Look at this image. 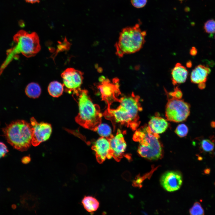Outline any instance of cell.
I'll return each instance as SVG.
<instances>
[{"instance_id":"obj_9","label":"cell","mask_w":215,"mask_h":215,"mask_svg":"<svg viewBox=\"0 0 215 215\" xmlns=\"http://www.w3.org/2000/svg\"><path fill=\"white\" fill-rule=\"evenodd\" d=\"M83 73L73 68H68L62 73L63 85L66 91L70 93L80 88L82 83Z\"/></svg>"},{"instance_id":"obj_35","label":"cell","mask_w":215,"mask_h":215,"mask_svg":"<svg viewBox=\"0 0 215 215\" xmlns=\"http://www.w3.org/2000/svg\"><path fill=\"white\" fill-rule=\"evenodd\" d=\"M187 67H191L192 66V63L191 61H189V62H188L187 63Z\"/></svg>"},{"instance_id":"obj_5","label":"cell","mask_w":215,"mask_h":215,"mask_svg":"<svg viewBox=\"0 0 215 215\" xmlns=\"http://www.w3.org/2000/svg\"><path fill=\"white\" fill-rule=\"evenodd\" d=\"M2 130L8 142L16 149L23 151L30 146L33 131L31 123L17 120L7 125Z\"/></svg>"},{"instance_id":"obj_20","label":"cell","mask_w":215,"mask_h":215,"mask_svg":"<svg viewBox=\"0 0 215 215\" xmlns=\"http://www.w3.org/2000/svg\"><path fill=\"white\" fill-rule=\"evenodd\" d=\"M98 134L101 137L105 138L108 139L110 138L113 135L110 127L105 124L101 123L98 127L97 130Z\"/></svg>"},{"instance_id":"obj_22","label":"cell","mask_w":215,"mask_h":215,"mask_svg":"<svg viewBox=\"0 0 215 215\" xmlns=\"http://www.w3.org/2000/svg\"><path fill=\"white\" fill-rule=\"evenodd\" d=\"M189 212L191 215H202L204 214V211L201 204L196 202L190 209Z\"/></svg>"},{"instance_id":"obj_13","label":"cell","mask_w":215,"mask_h":215,"mask_svg":"<svg viewBox=\"0 0 215 215\" xmlns=\"http://www.w3.org/2000/svg\"><path fill=\"white\" fill-rule=\"evenodd\" d=\"M92 149L95 151L96 159L99 163H102L106 158L110 159L112 157L109 141L105 138L101 137L99 138Z\"/></svg>"},{"instance_id":"obj_28","label":"cell","mask_w":215,"mask_h":215,"mask_svg":"<svg viewBox=\"0 0 215 215\" xmlns=\"http://www.w3.org/2000/svg\"><path fill=\"white\" fill-rule=\"evenodd\" d=\"M31 158L30 156H26L24 157L22 159V162L25 164L29 163L31 161Z\"/></svg>"},{"instance_id":"obj_33","label":"cell","mask_w":215,"mask_h":215,"mask_svg":"<svg viewBox=\"0 0 215 215\" xmlns=\"http://www.w3.org/2000/svg\"><path fill=\"white\" fill-rule=\"evenodd\" d=\"M204 172L205 174H209L210 172V169L209 168L205 169L204 171Z\"/></svg>"},{"instance_id":"obj_16","label":"cell","mask_w":215,"mask_h":215,"mask_svg":"<svg viewBox=\"0 0 215 215\" xmlns=\"http://www.w3.org/2000/svg\"><path fill=\"white\" fill-rule=\"evenodd\" d=\"M211 72L209 67L201 64L199 65L192 71L190 76L191 81L194 84L205 82Z\"/></svg>"},{"instance_id":"obj_34","label":"cell","mask_w":215,"mask_h":215,"mask_svg":"<svg viewBox=\"0 0 215 215\" xmlns=\"http://www.w3.org/2000/svg\"><path fill=\"white\" fill-rule=\"evenodd\" d=\"M210 125L213 128H215V121H212L211 122Z\"/></svg>"},{"instance_id":"obj_18","label":"cell","mask_w":215,"mask_h":215,"mask_svg":"<svg viewBox=\"0 0 215 215\" xmlns=\"http://www.w3.org/2000/svg\"><path fill=\"white\" fill-rule=\"evenodd\" d=\"M64 90V86L56 81L51 82L48 87L49 94L54 97H58L62 94Z\"/></svg>"},{"instance_id":"obj_24","label":"cell","mask_w":215,"mask_h":215,"mask_svg":"<svg viewBox=\"0 0 215 215\" xmlns=\"http://www.w3.org/2000/svg\"><path fill=\"white\" fill-rule=\"evenodd\" d=\"M204 29L205 32L209 34H212L215 33V20L210 19L204 24Z\"/></svg>"},{"instance_id":"obj_23","label":"cell","mask_w":215,"mask_h":215,"mask_svg":"<svg viewBox=\"0 0 215 215\" xmlns=\"http://www.w3.org/2000/svg\"><path fill=\"white\" fill-rule=\"evenodd\" d=\"M188 132V128L184 124L179 125L175 130V133L180 137H183L186 136Z\"/></svg>"},{"instance_id":"obj_12","label":"cell","mask_w":215,"mask_h":215,"mask_svg":"<svg viewBox=\"0 0 215 215\" xmlns=\"http://www.w3.org/2000/svg\"><path fill=\"white\" fill-rule=\"evenodd\" d=\"M160 182L166 191L173 192L180 188L182 183V177L181 174L179 172L168 171L161 176Z\"/></svg>"},{"instance_id":"obj_30","label":"cell","mask_w":215,"mask_h":215,"mask_svg":"<svg viewBox=\"0 0 215 215\" xmlns=\"http://www.w3.org/2000/svg\"><path fill=\"white\" fill-rule=\"evenodd\" d=\"M197 50L196 48L194 47H192L191 48L190 51V54L193 56L196 55L197 54Z\"/></svg>"},{"instance_id":"obj_6","label":"cell","mask_w":215,"mask_h":215,"mask_svg":"<svg viewBox=\"0 0 215 215\" xmlns=\"http://www.w3.org/2000/svg\"><path fill=\"white\" fill-rule=\"evenodd\" d=\"M146 35V31L140 29L139 24L123 28L115 44L116 55L122 57L125 54L139 51L145 43Z\"/></svg>"},{"instance_id":"obj_1","label":"cell","mask_w":215,"mask_h":215,"mask_svg":"<svg viewBox=\"0 0 215 215\" xmlns=\"http://www.w3.org/2000/svg\"><path fill=\"white\" fill-rule=\"evenodd\" d=\"M140 97L133 92L119 98V105L116 108L107 107L103 113L106 119L113 124L116 123L124 125L133 130H136L140 123L139 112L142 110Z\"/></svg>"},{"instance_id":"obj_3","label":"cell","mask_w":215,"mask_h":215,"mask_svg":"<svg viewBox=\"0 0 215 215\" xmlns=\"http://www.w3.org/2000/svg\"><path fill=\"white\" fill-rule=\"evenodd\" d=\"M13 40L15 45L7 51V58L0 68L1 73L18 54L22 53L29 58L35 56L40 50L39 38L35 32L29 33L21 30L14 35Z\"/></svg>"},{"instance_id":"obj_11","label":"cell","mask_w":215,"mask_h":215,"mask_svg":"<svg viewBox=\"0 0 215 215\" xmlns=\"http://www.w3.org/2000/svg\"><path fill=\"white\" fill-rule=\"evenodd\" d=\"M122 131L118 129L116 134L113 135L108 139L109 140L112 157L119 162L124 156L127 145Z\"/></svg>"},{"instance_id":"obj_8","label":"cell","mask_w":215,"mask_h":215,"mask_svg":"<svg viewBox=\"0 0 215 215\" xmlns=\"http://www.w3.org/2000/svg\"><path fill=\"white\" fill-rule=\"evenodd\" d=\"M97 87L101 94V98L107 104V107H111L114 102H117L118 97L121 94L119 89V79L115 78L111 80L101 77Z\"/></svg>"},{"instance_id":"obj_32","label":"cell","mask_w":215,"mask_h":215,"mask_svg":"<svg viewBox=\"0 0 215 215\" xmlns=\"http://www.w3.org/2000/svg\"><path fill=\"white\" fill-rule=\"evenodd\" d=\"M26 2L31 3H38L39 2V0H24Z\"/></svg>"},{"instance_id":"obj_29","label":"cell","mask_w":215,"mask_h":215,"mask_svg":"<svg viewBox=\"0 0 215 215\" xmlns=\"http://www.w3.org/2000/svg\"><path fill=\"white\" fill-rule=\"evenodd\" d=\"M122 177L126 181H129L130 178V174L128 172H125L122 174Z\"/></svg>"},{"instance_id":"obj_7","label":"cell","mask_w":215,"mask_h":215,"mask_svg":"<svg viewBox=\"0 0 215 215\" xmlns=\"http://www.w3.org/2000/svg\"><path fill=\"white\" fill-rule=\"evenodd\" d=\"M168 98L165 109L166 119L176 123L186 120L190 114V105L181 99Z\"/></svg>"},{"instance_id":"obj_15","label":"cell","mask_w":215,"mask_h":215,"mask_svg":"<svg viewBox=\"0 0 215 215\" xmlns=\"http://www.w3.org/2000/svg\"><path fill=\"white\" fill-rule=\"evenodd\" d=\"M172 83L175 86L185 82L187 79L188 71L180 63H177L171 71Z\"/></svg>"},{"instance_id":"obj_19","label":"cell","mask_w":215,"mask_h":215,"mask_svg":"<svg viewBox=\"0 0 215 215\" xmlns=\"http://www.w3.org/2000/svg\"><path fill=\"white\" fill-rule=\"evenodd\" d=\"M41 92V90L39 85L37 83L31 82L27 86L25 92L26 95L29 97L36 98L39 97Z\"/></svg>"},{"instance_id":"obj_10","label":"cell","mask_w":215,"mask_h":215,"mask_svg":"<svg viewBox=\"0 0 215 215\" xmlns=\"http://www.w3.org/2000/svg\"><path fill=\"white\" fill-rule=\"evenodd\" d=\"M30 123L33 128L31 144L34 146L48 140L52 132L51 125L47 123H38L33 117L30 119Z\"/></svg>"},{"instance_id":"obj_25","label":"cell","mask_w":215,"mask_h":215,"mask_svg":"<svg viewBox=\"0 0 215 215\" xmlns=\"http://www.w3.org/2000/svg\"><path fill=\"white\" fill-rule=\"evenodd\" d=\"M165 91L167 94L171 97L181 99L182 96V92L178 87H176L173 92L168 93L166 90Z\"/></svg>"},{"instance_id":"obj_27","label":"cell","mask_w":215,"mask_h":215,"mask_svg":"<svg viewBox=\"0 0 215 215\" xmlns=\"http://www.w3.org/2000/svg\"><path fill=\"white\" fill-rule=\"evenodd\" d=\"M8 151L7 147L5 145L0 142V158L4 157Z\"/></svg>"},{"instance_id":"obj_26","label":"cell","mask_w":215,"mask_h":215,"mask_svg":"<svg viewBox=\"0 0 215 215\" xmlns=\"http://www.w3.org/2000/svg\"><path fill=\"white\" fill-rule=\"evenodd\" d=\"M132 4L137 8H141L146 4L147 0H131Z\"/></svg>"},{"instance_id":"obj_36","label":"cell","mask_w":215,"mask_h":215,"mask_svg":"<svg viewBox=\"0 0 215 215\" xmlns=\"http://www.w3.org/2000/svg\"><path fill=\"white\" fill-rule=\"evenodd\" d=\"M179 0L182 1H183L184 0Z\"/></svg>"},{"instance_id":"obj_2","label":"cell","mask_w":215,"mask_h":215,"mask_svg":"<svg viewBox=\"0 0 215 215\" xmlns=\"http://www.w3.org/2000/svg\"><path fill=\"white\" fill-rule=\"evenodd\" d=\"M73 94L79 106L76 122L85 128L96 131L102 122V114L100 107L93 102L86 90L80 88L73 92Z\"/></svg>"},{"instance_id":"obj_17","label":"cell","mask_w":215,"mask_h":215,"mask_svg":"<svg viewBox=\"0 0 215 215\" xmlns=\"http://www.w3.org/2000/svg\"><path fill=\"white\" fill-rule=\"evenodd\" d=\"M82 202L85 209L88 212L91 213L96 211L99 205L96 198L91 196H85Z\"/></svg>"},{"instance_id":"obj_37","label":"cell","mask_w":215,"mask_h":215,"mask_svg":"<svg viewBox=\"0 0 215 215\" xmlns=\"http://www.w3.org/2000/svg\"></svg>"},{"instance_id":"obj_21","label":"cell","mask_w":215,"mask_h":215,"mask_svg":"<svg viewBox=\"0 0 215 215\" xmlns=\"http://www.w3.org/2000/svg\"><path fill=\"white\" fill-rule=\"evenodd\" d=\"M201 148L205 152H210L212 151L215 147L214 144L208 139H203L200 143Z\"/></svg>"},{"instance_id":"obj_4","label":"cell","mask_w":215,"mask_h":215,"mask_svg":"<svg viewBox=\"0 0 215 215\" xmlns=\"http://www.w3.org/2000/svg\"><path fill=\"white\" fill-rule=\"evenodd\" d=\"M159 134H154L145 124L136 129L133 139L139 143L137 152L142 157L150 160H156L162 158L163 149Z\"/></svg>"},{"instance_id":"obj_31","label":"cell","mask_w":215,"mask_h":215,"mask_svg":"<svg viewBox=\"0 0 215 215\" xmlns=\"http://www.w3.org/2000/svg\"><path fill=\"white\" fill-rule=\"evenodd\" d=\"M206 84L205 82H202L198 84V87L200 89L202 90L205 88Z\"/></svg>"},{"instance_id":"obj_14","label":"cell","mask_w":215,"mask_h":215,"mask_svg":"<svg viewBox=\"0 0 215 215\" xmlns=\"http://www.w3.org/2000/svg\"><path fill=\"white\" fill-rule=\"evenodd\" d=\"M148 125L152 132L159 134L166 130L168 128V123L167 119L156 115L151 118Z\"/></svg>"}]
</instances>
